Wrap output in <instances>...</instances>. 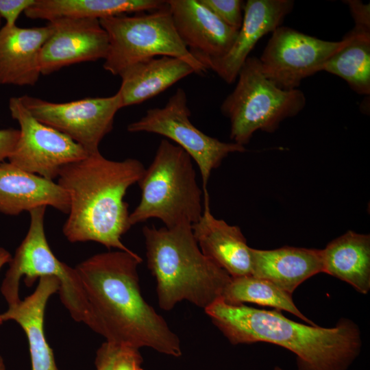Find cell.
Segmentation results:
<instances>
[{
	"label": "cell",
	"instance_id": "obj_33",
	"mask_svg": "<svg viewBox=\"0 0 370 370\" xmlns=\"http://www.w3.org/2000/svg\"><path fill=\"white\" fill-rule=\"evenodd\" d=\"M0 370H6L3 358L1 354H0Z\"/></svg>",
	"mask_w": 370,
	"mask_h": 370
},
{
	"label": "cell",
	"instance_id": "obj_15",
	"mask_svg": "<svg viewBox=\"0 0 370 370\" xmlns=\"http://www.w3.org/2000/svg\"><path fill=\"white\" fill-rule=\"evenodd\" d=\"M176 32L191 54L208 58L224 56L237 36L199 0L166 1Z\"/></svg>",
	"mask_w": 370,
	"mask_h": 370
},
{
	"label": "cell",
	"instance_id": "obj_18",
	"mask_svg": "<svg viewBox=\"0 0 370 370\" xmlns=\"http://www.w3.org/2000/svg\"><path fill=\"white\" fill-rule=\"evenodd\" d=\"M51 33L44 27L0 29V85L34 86L41 75L39 56Z\"/></svg>",
	"mask_w": 370,
	"mask_h": 370
},
{
	"label": "cell",
	"instance_id": "obj_20",
	"mask_svg": "<svg viewBox=\"0 0 370 370\" xmlns=\"http://www.w3.org/2000/svg\"><path fill=\"white\" fill-rule=\"evenodd\" d=\"M252 273L293 294L310 277L323 273L321 249L284 246L263 250L251 248Z\"/></svg>",
	"mask_w": 370,
	"mask_h": 370
},
{
	"label": "cell",
	"instance_id": "obj_21",
	"mask_svg": "<svg viewBox=\"0 0 370 370\" xmlns=\"http://www.w3.org/2000/svg\"><path fill=\"white\" fill-rule=\"evenodd\" d=\"M193 73L187 62L171 56L153 57L134 64L119 75L121 84L117 93L121 107L154 97Z\"/></svg>",
	"mask_w": 370,
	"mask_h": 370
},
{
	"label": "cell",
	"instance_id": "obj_6",
	"mask_svg": "<svg viewBox=\"0 0 370 370\" xmlns=\"http://www.w3.org/2000/svg\"><path fill=\"white\" fill-rule=\"evenodd\" d=\"M236 79L221 106L230 120L233 143L244 146L258 130L273 132L282 121L296 116L306 106L301 90H283L264 75L258 58L249 56Z\"/></svg>",
	"mask_w": 370,
	"mask_h": 370
},
{
	"label": "cell",
	"instance_id": "obj_3",
	"mask_svg": "<svg viewBox=\"0 0 370 370\" xmlns=\"http://www.w3.org/2000/svg\"><path fill=\"white\" fill-rule=\"evenodd\" d=\"M145 170L137 159L114 161L99 151L62 166L58 184L70 199L69 217L62 227L66 239L94 241L108 249L132 251L121 241L132 227L124 197Z\"/></svg>",
	"mask_w": 370,
	"mask_h": 370
},
{
	"label": "cell",
	"instance_id": "obj_27",
	"mask_svg": "<svg viewBox=\"0 0 370 370\" xmlns=\"http://www.w3.org/2000/svg\"><path fill=\"white\" fill-rule=\"evenodd\" d=\"M143 358L139 349L119 347L111 370H144Z\"/></svg>",
	"mask_w": 370,
	"mask_h": 370
},
{
	"label": "cell",
	"instance_id": "obj_11",
	"mask_svg": "<svg viewBox=\"0 0 370 370\" xmlns=\"http://www.w3.org/2000/svg\"><path fill=\"white\" fill-rule=\"evenodd\" d=\"M9 109L20 125L18 139L8 158L15 166L53 181L62 166L88 155L71 138L36 119L19 97L10 99Z\"/></svg>",
	"mask_w": 370,
	"mask_h": 370
},
{
	"label": "cell",
	"instance_id": "obj_2",
	"mask_svg": "<svg viewBox=\"0 0 370 370\" xmlns=\"http://www.w3.org/2000/svg\"><path fill=\"white\" fill-rule=\"evenodd\" d=\"M204 311L231 344L282 347L295 355L298 370H347L361 352L359 327L347 318L323 328L295 322L277 310L232 305L221 298Z\"/></svg>",
	"mask_w": 370,
	"mask_h": 370
},
{
	"label": "cell",
	"instance_id": "obj_30",
	"mask_svg": "<svg viewBox=\"0 0 370 370\" xmlns=\"http://www.w3.org/2000/svg\"><path fill=\"white\" fill-rule=\"evenodd\" d=\"M119 346L103 343L96 352V370H111L113 360Z\"/></svg>",
	"mask_w": 370,
	"mask_h": 370
},
{
	"label": "cell",
	"instance_id": "obj_28",
	"mask_svg": "<svg viewBox=\"0 0 370 370\" xmlns=\"http://www.w3.org/2000/svg\"><path fill=\"white\" fill-rule=\"evenodd\" d=\"M36 0H0V16L8 27H13L19 15L35 3Z\"/></svg>",
	"mask_w": 370,
	"mask_h": 370
},
{
	"label": "cell",
	"instance_id": "obj_10",
	"mask_svg": "<svg viewBox=\"0 0 370 370\" xmlns=\"http://www.w3.org/2000/svg\"><path fill=\"white\" fill-rule=\"evenodd\" d=\"M347 42L324 40L281 25L258 58L264 75L283 90L297 89L301 81L322 71L324 64Z\"/></svg>",
	"mask_w": 370,
	"mask_h": 370
},
{
	"label": "cell",
	"instance_id": "obj_26",
	"mask_svg": "<svg viewBox=\"0 0 370 370\" xmlns=\"http://www.w3.org/2000/svg\"><path fill=\"white\" fill-rule=\"evenodd\" d=\"M230 27L239 30L243 20L245 3L241 0H199Z\"/></svg>",
	"mask_w": 370,
	"mask_h": 370
},
{
	"label": "cell",
	"instance_id": "obj_14",
	"mask_svg": "<svg viewBox=\"0 0 370 370\" xmlns=\"http://www.w3.org/2000/svg\"><path fill=\"white\" fill-rule=\"evenodd\" d=\"M293 7L292 0L247 1L241 27L227 53L219 58L202 56L194 58L206 70L213 71L226 83H233L256 44L264 36L280 27Z\"/></svg>",
	"mask_w": 370,
	"mask_h": 370
},
{
	"label": "cell",
	"instance_id": "obj_34",
	"mask_svg": "<svg viewBox=\"0 0 370 370\" xmlns=\"http://www.w3.org/2000/svg\"><path fill=\"white\" fill-rule=\"evenodd\" d=\"M273 370H284V369H282L281 367L277 366V367H274Z\"/></svg>",
	"mask_w": 370,
	"mask_h": 370
},
{
	"label": "cell",
	"instance_id": "obj_9",
	"mask_svg": "<svg viewBox=\"0 0 370 370\" xmlns=\"http://www.w3.org/2000/svg\"><path fill=\"white\" fill-rule=\"evenodd\" d=\"M190 116L186 92L178 88L164 107L149 109L145 116L130 123L127 130L159 134L182 148L199 167L206 197L209 195L207 186L212 171L230 153L246 149L243 145L222 142L204 134L191 123Z\"/></svg>",
	"mask_w": 370,
	"mask_h": 370
},
{
	"label": "cell",
	"instance_id": "obj_7",
	"mask_svg": "<svg viewBox=\"0 0 370 370\" xmlns=\"http://www.w3.org/2000/svg\"><path fill=\"white\" fill-rule=\"evenodd\" d=\"M99 22L109 40L103 68L114 75L139 62L163 56L185 61L196 74L207 71L179 37L167 2L158 10L102 18Z\"/></svg>",
	"mask_w": 370,
	"mask_h": 370
},
{
	"label": "cell",
	"instance_id": "obj_12",
	"mask_svg": "<svg viewBox=\"0 0 370 370\" xmlns=\"http://www.w3.org/2000/svg\"><path fill=\"white\" fill-rule=\"evenodd\" d=\"M19 99L36 119L66 135L88 154L99 151L101 141L112 130L115 114L121 108L117 92L66 103L26 95Z\"/></svg>",
	"mask_w": 370,
	"mask_h": 370
},
{
	"label": "cell",
	"instance_id": "obj_13",
	"mask_svg": "<svg viewBox=\"0 0 370 370\" xmlns=\"http://www.w3.org/2000/svg\"><path fill=\"white\" fill-rule=\"evenodd\" d=\"M51 33L39 56L41 75L71 64L105 59L108 36L99 19L59 18L49 21Z\"/></svg>",
	"mask_w": 370,
	"mask_h": 370
},
{
	"label": "cell",
	"instance_id": "obj_24",
	"mask_svg": "<svg viewBox=\"0 0 370 370\" xmlns=\"http://www.w3.org/2000/svg\"><path fill=\"white\" fill-rule=\"evenodd\" d=\"M347 43L324 64L322 71L344 79L356 93L370 94V31L354 27Z\"/></svg>",
	"mask_w": 370,
	"mask_h": 370
},
{
	"label": "cell",
	"instance_id": "obj_8",
	"mask_svg": "<svg viewBox=\"0 0 370 370\" xmlns=\"http://www.w3.org/2000/svg\"><path fill=\"white\" fill-rule=\"evenodd\" d=\"M45 206L29 212L27 233L9 262L0 291L8 306L21 300L20 280L25 276L27 286L43 276H53L60 282L61 302L77 322L84 323L87 303L79 276L74 267L59 260L48 244L44 227Z\"/></svg>",
	"mask_w": 370,
	"mask_h": 370
},
{
	"label": "cell",
	"instance_id": "obj_29",
	"mask_svg": "<svg viewBox=\"0 0 370 370\" xmlns=\"http://www.w3.org/2000/svg\"><path fill=\"white\" fill-rule=\"evenodd\" d=\"M355 25L354 27L370 31V5L359 0H345Z\"/></svg>",
	"mask_w": 370,
	"mask_h": 370
},
{
	"label": "cell",
	"instance_id": "obj_5",
	"mask_svg": "<svg viewBox=\"0 0 370 370\" xmlns=\"http://www.w3.org/2000/svg\"><path fill=\"white\" fill-rule=\"evenodd\" d=\"M141 197L130 213V225L158 219L166 227L193 225L201 217L203 190L190 156L167 139L160 143L154 158L138 182Z\"/></svg>",
	"mask_w": 370,
	"mask_h": 370
},
{
	"label": "cell",
	"instance_id": "obj_32",
	"mask_svg": "<svg viewBox=\"0 0 370 370\" xmlns=\"http://www.w3.org/2000/svg\"><path fill=\"white\" fill-rule=\"evenodd\" d=\"M12 259V255L5 248L0 247V270L6 264H9ZM3 321L0 315V325L3 324Z\"/></svg>",
	"mask_w": 370,
	"mask_h": 370
},
{
	"label": "cell",
	"instance_id": "obj_19",
	"mask_svg": "<svg viewBox=\"0 0 370 370\" xmlns=\"http://www.w3.org/2000/svg\"><path fill=\"white\" fill-rule=\"evenodd\" d=\"M60 282L53 276L39 278L35 291L0 314L3 321H14L24 331L28 341L32 370H60L46 339L44 317L49 297L58 292Z\"/></svg>",
	"mask_w": 370,
	"mask_h": 370
},
{
	"label": "cell",
	"instance_id": "obj_1",
	"mask_svg": "<svg viewBox=\"0 0 370 370\" xmlns=\"http://www.w3.org/2000/svg\"><path fill=\"white\" fill-rule=\"evenodd\" d=\"M142 261L132 251L116 250L95 254L75 267L87 303L84 323L108 343L180 357V338L141 293Z\"/></svg>",
	"mask_w": 370,
	"mask_h": 370
},
{
	"label": "cell",
	"instance_id": "obj_23",
	"mask_svg": "<svg viewBox=\"0 0 370 370\" xmlns=\"http://www.w3.org/2000/svg\"><path fill=\"white\" fill-rule=\"evenodd\" d=\"M166 5L162 0H36L25 12L31 19L102 18L123 14L150 12Z\"/></svg>",
	"mask_w": 370,
	"mask_h": 370
},
{
	"label": "cell",
	"instance_id": "obj_22",
	"mask_svg": "<svg viewBox=\"0 0 370 370\" xmlns=\"http://www.w3.org/2000/svg\"><path fill=\"white\" fill-rule=\"evenodd\" d=\"M323 273L366 295L370 291V235L349 230L321 249Z\"/></svg>",
	"mask_w": 370,
	"mask_h": 370
},
{
	"label": "cell",
	"instance_id": "obj_31",
	"mask_svg": "<svg viewBox=\"0 0 370 370\" xmlns=\"http://www.w3.org/2000/svg\"><path fill=\"white\" fill-rule=\"evenodd\" d=\"M19 136V130L9 128L0 130V163L8 158Z\"/></svg>",
	"mask_w": 370,
	"mask_h": 370
},
{
	"label": "cell",
	"instance_id": "obj_25",
	"mask_svg": "<svg viewBox=\"0 0 370 370\" xmlns=\"http://www.w3.org/2000/svg\"><path fill=\"white\" fill-rule=\"evenodd\" d=\"M221 299L232 305L254 303L270 306L279 311L284 310L291 313L309 325H316L297 308L291 294L267 280L254 275L231 277Z\"/></svg>",
	"mask_w": 370,
	"mask_h": 370
},
{
	"label": "cell",
	"instance_id": "obj_4",
	"mask_svg": "<svg viewBox=\"0 0 370 370\" xmlns=\"http://www.w3.org/2000/svg\"><path fill=\"white\" fill-rule=\"evenodd\" d=\"M143 234L160 308L170 310L186 300L205 310L222 297L231 276L203 254L191 225H145Z\"/></svg>",
	"mask_w": 370,
	"mask_h": 370
},
{
	"label": "cell",
	"instance_id": "obj_35",
	"mask_svg": "<svg viewBox=\"0 0 370 370\" xmlns=\"http://www.w3.org/2000/svg\"><path fill=\"white\" fill-rule=\"evenodd\" d=\"M1 17L0 16V23H1Z\"/></svg>",
	"mask_w": 370,
	"mask_h": 370
},
{
	"label": "cell",
	"instance_id": "obj_16",
	"mask_svg": "<svg viewBox=\"0 0 370 370\" xmlns=\"http://www.w3.org/2000/svg\"><path fill=\"white\" fill-rule=\"evenodd\" d=\"M192 228L203 254L232 278L251 275V248L239 227L212 215L209 196L204 197L202 215Z\"/></svg>",
	"mask_w": 370,
	"mask_h": 370
},
{
	"label": "cell",
	"instance_id": "obj_17",
	"mask_svg": "<svg viewBox=\"0 0 370 370\" xmlns=\"http://www.w3.org/2000/svg\"><path fill=\"white\" fill-rule=\"evenodd\" d=\"M51 206L68 214L69 196L58 183L26 172L11 163H0V212L18 215Z\"/></svg>",
	"mask_w": 370,
	"mask_h": 370
}]
</instances>
